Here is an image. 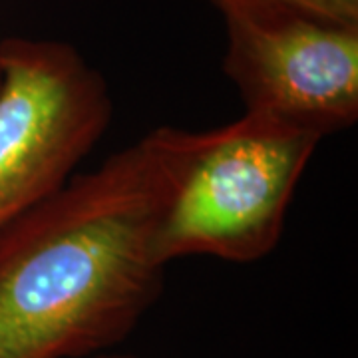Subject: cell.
Here are the masks:
<instances>
[{"instance_id":"cell-5","label":"cell","mask_w":358,"mask_h":358,"mask_svg":"<svg viewBox=\"0 0 358 358\" xmlns=\"http://www.w3.org/2000/svg\"><path fill=\"white\" fill-rule=\"evenodd\" d=\"M225 24L271 22L281 18H317L358 24V0H207Z\"/></svg>"},{"instance_id":"cell-6","label":"cell","mask_w":358,"mask_h":358,"mask_svg":"<svg viewBox=\"0 0 358 358\" xmlns=\"http://www.w3.org/2000/svg\"><path fill=\"white\" fill-rule=\"evenodd\" d=\"M90 358H141V357L128 355V352H112V350H108V352H100V355H94V357H90Z\"/></svg>"},{"instance_id":"cell-1","label":"cell","mask_w":358,"mask_h":358,"mask_svg":"<svg viewBox=\"0 0 358 358\" xmlns=\"http://www.w3.org/2000/svg\"><path fill=\"white\" fill-rule=\"evenodd\" d=\"M189 129L159 126L0 233V358H90L162 299L154 239Z\"/></svg>"},{"instance_id":"cell-3","label":"cell","mask_w":358,"mask_h":358,"mask_svg":"<svg viewBox=\"0 0 358 358\" xmlns=\"http://www.w3.org/2000/svg\"><path fill=\"white\" fill-rule=\"evenodd\" d=\"M112 117L110 86L76 46L0 40V233L64 187Z\"/></svg>"},{"instance_id":"cell-4","label":"cell","mask_w":358,"mask_h":358,"mask_svg":"<svg viewBox=\"0 0 358 358\" xmlns=\"http://www.w3.org/2000/svg\"><path fill=\"white\" fill-rule=\"evenodd\" d=\"M223 74L245 112L273 115L322 140L358 120V24L317 18L225 24Z\"/></svg>"},{"instance_id":"cell-2","label":"cell","mask_w":358,"mask_h":358,"mask_svg":"<svg viewBox=\"0 0 358 358\" xmlns=\"http://www.w3.org/2000/svg\"><path fill=\"white\" fill-rule=\"evenodd\" d=\"M322 138L273 115L243 112L187 134L185 154L155 231L162 265L215 257L249 265L281 241L287 213Z\"/></svg>"}]
</instances>
